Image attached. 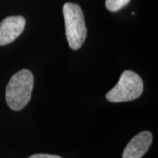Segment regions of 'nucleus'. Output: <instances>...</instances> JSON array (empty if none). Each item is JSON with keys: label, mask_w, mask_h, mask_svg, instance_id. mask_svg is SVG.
Returning a JSON list of instances; mask_svg holds the SVG:
<instances>
[{"label": "nucleus", "mask_w": 158, "mask_h": 158, "mask_svg": "<svg viewBox=\"0 0 158 158\" xmlns=\"http://www.w3.org/2000/svg\"><path fill=\"white\" fill-rule=\"evenodd\" d=\"M34 84V75L27 69L18 71L11 77L6 90V103L11 110L20 111L28 104Z\"/></svg>", "instance_id": "f257e3e1"}, {"label": "nucleus", "mask_w": 158, "mask_h": 158, "mask_svg": "<svg viewBox=\"0 0 158 158\" xmlns=\"http://www.w3.org/2000/svg\"><path fill=\"white\" fill-rule=\"evenodd\" d=\"M62 13L69 46L71 49L77 50L83 46L87 36L83 11L77 4L66 3L62 7Z\"/></svg>", "instance_id": "f03ea898"}, {"label": "nucleus", "mask_w": 158, "mask_h": 158, "mask_svg": "<svg viewBox=\"0 0 158 158\" xmlns=\"http://www.w3.org/2000/svg\"><path fill=\"white\" fill-rule=\"evenodd\" d=\"M143 91V81L141 77L134 71L126 70L121 74L118 84L106 94L109 102L131 101L141 97Z\"/></svg>", "instance_id": "7ed1b4c3"}, {"label": "nucleus", "mask_w": 158, "mask_h": 158, "mask_svg": "<svg viewBox=\"0 0 158 158\" xmlns=\"http://www.w3.org/2000/svg\"><path fill=\"white\" fill-rule=\"evenodd\" d=\"M26 27V19L22 16H10L0 23V46H6L14 41L22 34Z\"/></svg>", "instance_id": "20e7f679"}, {"label": "nucleus", "mask_w": 158, "mask_h": 158, "mask_svg": "<svg viewBox=\"0 0 158 158\" xmlns=\"http://www.w3.org/2000/svg\"><path fill=\"white\" fill-rule=\"evenodd\" d=\"M152 141L153 135L150 132H141L127 145L122 158H141L148 150Z\"/></svg>", "instance_id": "39448f33"}, {"label": "nucleus", "mask_w": 158, "mask_h": 158, "mask_svg": "<svg viewBox=\"0 0 158 158\" xmlns=\"http://www.w3.org/2000/svg\"><path fill=\"white\" fill-rule=\"evenodd\" d=\"M130 2V0H106V6L108 11L116 12L122 9Z\"/></svg>", "instance_id": "423d86ee"}, {"label": "nucleus", "mask_w": 158, "mask_h": 158, "mask_svg": "<svg viewBox=\"0 0 158 158\" xmlns=\"http://www.w3.org/2000/svg\"><path fill=\"white\" fill-rule=\"evenodd\" d=\"M28 158H62L56 155H48V154H35Z\"/></svg>", "instance_id": "0eeeda50"}]
</instances>
